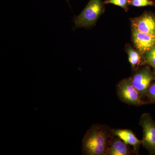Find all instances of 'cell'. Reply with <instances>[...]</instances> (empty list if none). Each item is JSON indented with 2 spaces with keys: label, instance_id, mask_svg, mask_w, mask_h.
Returning a JSON list of instances; mask_svg holds the SVG:
<instances>
[{
  "label": "cell",
  "instance_id": "1",
  "mask_svg": "<svg viewBox=\"0 0 155 155\" xmlns=\"http://www.w3.org/2000/svg\"><path fill=\"white\" fill-rule=\"evenodd\" d=\"M112 136V129L107 125H92L82 140V154L107 155Z\"/></svg>",
  "mask_w": 155,
  "mask_h": 155
},
{
  "label": "cell",
  "instance_id": "2",
  "mask_svg": "<svg viewBox=\"0 0 155 155\" xmlns=\"http://www.w3.org/2000/svg\"><path fill=\"white\" fill-rule=\"evenodd\" d=\"M104 5L102 0H90L81 13L74 18V28H88L95 25L104 12Z\"/></svg>",
  "mask_w": 155,
  "mask_h": 155
},
{
  "label": "cell",
  "instance_id": "3",
  "mask_svg": "<svg viewBox=\"0 0 155 155\" xmlns=\"http://www.w3.org/2000/svg\"><path fill=\"white\" fill-rule=\"evenodd\" d=\"M116 89L119 98L127 104L138 106L149 104L142 99L141 95L132 84L131 77L121 81Z\"/></svg>",
  "mask_w": 155,
  "mask_h": 155
},
{
  "label": "cell",
  "instance_id": "4",
  "mask_svg": "<svg viewBox=\"0 0 155 155\" xmlns=\"http://www.w3.org/2000/svg\"><path fill=\"white\" fill-rule=\"evenodd\" d=\"M139 124L143 131V147L147 150L150 155H155V121L150 114L145 113L141 116Z\"/></svg>",
  "mask_w": 155,
  "mask_h": 155
},
{
  "label": "cell",
  "instance_id": "5",
  "mask_svg": "<svg viewBox=\"0 0 155 155\" xmlns=\"http://www.w3.org/2000/svg\"><path fill=\"white\" fill-rule=\"evenodd\" d=\"M131 78L134 86L143 97L147 96L150 86L155 81V74L146 66L137 69Z\"/></svg>",
  "mask_w": 155,
  "mask_h": 155
},
{
  "label": "cell",
  "instance_id": "6",
  "mask_svg": "<svg viewBox=\"0 0 155 155\" xmlns=\"http://www.w3.org/2000/svg\"><path fill=\"white\" fill-rule=\"evenodd\" d=\"M132 38L134 47L142 55L155 47V36L139 31L132 27Z\"/></svg>",
  "mask_w": 155,
  "mask_h": 155
},
{
  "label": "cell",
  "instance_id": "7",
  "mask_svg": "<svg viewBox=\"0 0 155 155\" xmlns=\"http://www.w3.org/2000/svg\"><path fill=\"white\" fill-rule=\"evenodd\" d=\"M130 20L132 27L143 33L155 36V17L151 13L145 12Z\"/></svg>",
  "mask_w": 155,
  "mask_h": 155
},
{
  "label": "cell",
  "instance_id": "8",
  "mask_svg": "<svg viewBox=\"0 0 155 155\" xmlns=\"http://www.w3.org/2000/svg\"><path fill=\"white\" fill-rule=\"evenodd\" d=\"M112 135L117 137L127 145L132 146L136 153H138L142 140L136 137L132 130L127 129H112Z\"/></svg>",
  "mask_w": 155,
  "mask_h": 155
},
{
  "label": "cell",
  "instance_id": "9",
  "mask_svg": "<svg viewBox=\"0 0 155 155\" xmlns=\"http://www.w3.org/2000/svg\"><path fill=\"white\" fill-rule=\"evenodd\" d=\"M130 154L127 145L117 137L112 136L107 155Z\"/></svg>",
  "mask_w": 155,
  "mask_h": 155
},
{
  "label": "cell",
  "instance_id": "10",
  "mask_svg": "<svg viewBox=\"0 0 155 155\" xmlns=\"http://www.w3.org/2000/svg\"><path fill=\"white\" fill-rule=\"evenodd\" d=\"M126 52L128 55V61L133 70H137L140 65H142L143 55L136 49L130 45L126 47Z\"/></svg>",
  "mask_w": 155,
  "mask_h": 155
},
{
  "label": "cell",
  "instance_id": "11",
  "mask_svg": "<svg viewBox=\"0 0 155 155\" xmlns=\"http://www.w3.org/2000/svg\"><path fill=\"white\" fill-rule=\"evenodd\" d=\"M143 64L155 68V47L143 55L142 65Z\"/></svg>",
  "mask_w": 155,
  "mask_h": 155
},
{
  "label": "cell",
  "instance_id": "12",
  "mask_svg": "<svg viewBox=\"0 0 155 155\" xmlns=\"http://www.w3.org/2000/svg\"><path fill=\"white\" fill-rule=\"evenodd\" d=\"M104 3V5L110 4L119 6L127 12L130 5V0H105Z\"/></svg>",
  "mask_w": 155,
  "mask_h": 155
},
{
  "label": "cell",
  "instance_id": "13",
  "mask_svg": "<svg viewBox=\"0 0 155 155\" xmlns=\"http://www.w3.org/2000/svg\"><path fill=\"white\" fill-rule=\"evenodd\" d=\"M130 5L135 7L155 6L154 1L153 0H130Z\"/></svg>",
  "mask_w": 155,
  "mask_h": 155
},
{
  "label": "cell",
  "instance_id": "14",
  "mask_svg": "<svg viewBox=\"0 0 155 155\" xmlns=\"http://www.w3.org/2000/svg\"><path fill=\"white\" fill-rule=\"evenodd\" d=\"M147 96L151 103H155V81L150 86L148 91Z\"/></svg>",
  "mask_w": 155,
  "mask_h": 155
},
{
  "label": "cell",
  "instance_id": "15",
  "mask_svg": "<svg viewBox=\"0 0 155 155\" xmlns=\"http://www.w3.org/2000/svg\"><path fill=\"white\" fill-rule=\"evenodd\" d=\"M66 1H67V2H68V3L69 2V0H66Z\"/></svg>",
  "mask_w": 155,
  "mask_h": 155
},
{
  "label": "cell",
  "instance_id": "16",
  "mask_svg": "<svg viewBox=\"0 0 155 155\" xmlns=\"http://www.w3.org/2000/svg\"><path fill=\"white\" fill-rule=\"evenodd\" d=\"M154 71H155V68H154Z\"/></svg>",
  "mask_w": 155,
  "mask_h": 155
}]
</instances>
